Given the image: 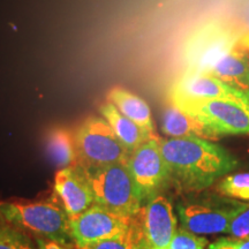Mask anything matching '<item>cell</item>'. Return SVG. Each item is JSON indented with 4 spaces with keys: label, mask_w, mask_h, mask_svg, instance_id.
<instances>
[{
    "label": "cell",
    "mask_w": 249,
    "mask_h": 249,
    "mask_svg": "<svg viewBox=\"0 0 249 249\" xmlns=\"http://www.w3.org/2000/svg\"><path fill=\"white\" fill-rule=\"evenodd\" d=\"M160 150L171 182L183 192L204 191L238 165L229 150L200 138L160 139Z\"/></svg>",
    "instance_id": "obj_1"
},
{
    "label": "cell",
    "mask_w": 249,
    "mask_h": 249,
    "mask_svg": "<svg viewBox=\"0 0 249 249\" xmlns=\"http://www.w3.org/2000/svg\"><path fill=\"white\" fill-rule=\"evenodd\" d=\"M0 223L70 248L74 244L70 217L57 195L39 201H0Z\"/></svg>",
    "instance_id": "obj_2"
},
{
    "label": "cell",
    "mask_w": 249,
    "mask_h": 249,
    "mask_svg": "<svg viewBox=\"0 0 249 249\" xmlns=\"http://www.w3.org/2000/svg\"><path fill=\"white\" fill-rule=\"evenodd\" d=\"M82 170L92 188L96 204L124 217L134 218L139 213L143 204L127 164Z\"/></svg>",
    "instance_id": "obj_3"
},
{
    "label": "cell",
    "mask_w": 249,
    "mask_h": 249,
    "mask_svg": "<svg viewBox=\"0 0 249 249\" xmlns=\"http://www.w3.org/2000/svg\"><path fill=\"white\" fill-rule=\"evenodd\" d=\"M77 164L82 169H98L127 164L130 151L121 143L104 118L89 117L74 132Z\"/></svg>",
    "instance_id": "obj_4"
},
{
    "label": "cell",
    "mask_w": 249,
    "mask_h": 249,
    "mask_svg": "<svg viewBox=\"0 0 249 249\" xmlns=\"http://www.w3.org/2000/svg\"><path fill=\"white\" fill-rule=\"evenodd\" d=\"M240 35V27L218 20L196 28L182 49L187 71L208 73L220 58L232 51Z\"/></svg>",
    "instance_id": "obj_5"
},
{
    "label": "cell",
    "mask_w": 249,
    "mask_h": 249,
    "mask_svg": "<svg viewBox=\"0 0 249 249\" xmlns=\"http://www.w3.org/2000/svg\"><path fill=\"white\" fill-rule=\"evenodd\" d=\"M173 105L197 118L218 138L222 135H249V98L205 99Z\"/></svg>",
    "instance_id": "obj_6"
},
{
    "label": "cell",
    "mask_w": 249,
    "mask_h": 249,
    "mask_svg": "<svg viewBox=\"0 0 249 249\" xmlns=\"http://www.w3.org/2000/svg\"><path fill=\"white\" fill-rule=\"evenodd\" d=\"M127 166L138 188L142 204L160 194L165 185L171 182L169 167L160 150V138L149 140L130 152Z\"/></svg>",
    "instance_id": "obj_7"
},
{
    "label": "cell",
    "mask_w": 249,
    "mask_h": 249,
    "mask_svg": "<svg viewBox=\"0 0 249 249\" xmlns=\"http://www.w3.org/2000/svg\"><path fill=\"white\" fill-rule=\"evenodd\" d=\"M148 249H163L178 232V218L167 196L157 194L142 205L134 217Z\"/></svg>",
    "instance_id": "obj_8"
},
{
    "label": "cell",
    "mask_w": 249,
    "mask_h": 249,
    "mask_svg": "<svg viewBox=\"0 0 249 249\" xmlns=\"http://www.w3.org/2000/svg\"><path fill=\"white\" fill-rule=\"evenodd\" d=\"M132 219L95 204L79 216L70 218L71 240L77 249L107 240L126 231Z\"/></svg>",
    "instance_id": "obj_9"
},
{
    "label": "cell",
    "mask_w": 249,
    "mask_h": 249,
    "mask_svg": "<svg viewBox=\"0 0 249 249\" xmlns=\"http://www.w3.org/2000/svg\"><path fill=\"white\" fill-rule=\"evenodd\" d=\"M170 97L172 104L205 99H247L249 91L233 88L209 73L186 71L173 85Z\"/></svg>",
    "instance_id": "obj_10"
},
{
    "label": "cell",
    "mask_w": 249,
    "mask_h": 249,
    "mask_svg": "<svg viewBox=\"0 0 249 249\" xmlns=\"http://www.w3.org/2000/svg\"><path fill=\"white\" fill-rule=\"evenodd\" d=\"M235 204L220 207L209 203L187 202L177 205V213L186 231L197 235L227 233Z\"/></svg>",
    "instance_id": "obj_11"
},
{
    "label": "cell",
    "mask_w": 249,
    "mask_h": 249,
    "mask_svg": "<svg viewBox=\"0 0 249 249\" xmlns=\"http://www.w3.org/2000/svg\"><path fill=\"white\" fill-rule=\"evenodd\" d=\"M53 187L70 218L79 216L96 204L89 180L79 165L58 170Z\"/></svg>",
    "instance_id": "obj_12"
},
{
    "label": "cell",
    "mask_w": 249,
    "mask_h": 249,
    "mask_svg": "<svg viewBox=\"0 0 249 249\" xmlns=\"http://www.w3.org/2000/svg\"><path fill=\"white\" fill-rule=\"evenodd\" d=\"M161 130L169 138H200L217 141L218 136L192 114L171 103L163 111Z\"/></svg>",
    "instance_id": "obj_13"
},
{
    "label": "cell",
    "mask_w": 249,
    "mask_h": 249,
    "mask_svg": "<svg viewBox=\"0 0 249 249\" xmlns=\"http://www.w3.org/2000/svg\"><path fill=\"white\" fill-rule=\"evenodd\" d=\"M208 73L233 88L249 91V52L235 44Z\"/></svg>",
    "instance_id": "obj_14"
},
{
    "label": "cell",
    "mask_w": 249,
    "mask_h": 249,
    "mask_svg": "<svg viewBox=\"0 0 249 249\" xmlns=\"http://www.w3.org/2000/svg\"><path fill=\"white\" fill-rule=\"evenodd\" d=\"M99 112H101L102 117L110 124L117 138L130 152L138 149L140 145L149 140L158 138L156 133H150L149 130L142 128L138 124L124 116L110 102L101 105Z\"/></svg>",
    "instance_id": "obj_15"
},
{
    "label": "cell",
    "mask_w": 249,
    "mask_h": 249,
    "mask_svg": "<svg viewBox=\"0 0 249 249\" xmlns=\"http://www.w3.org/2000/svg\"><path fill=\"white\" fill-rule=\"evenodd\" d=\"M107 102L112 103L124 116L138 124L142 128L155 133L150 107L144 99L134 95L128 90L117 87L108 92Z\"/></svg>",
    "instance_id": "obj_16"
},
{
    "label": "cell",
    "mask_w": 249,
    "mask_h": 249,
    "mask_svg": "<svg viewBox=\"0 0 249 249\" xmlns=\"http://www.w3.org/2000/svg\"><path fill=\"white\" fill-rule=\"evenodd\" d=\"M46 154L58 170L75 166L77 155L74 133L62 127L50 130L46 136Z\"/></svg>",
    "instance_id": "obj_17"
},
{
    "label": "cell",
    "mask_w": 249,
    "mask_h": 249,
    "mask_svg": "<svg viewBox=\"0 0 249 249\" xmlns=\"http://www.w3.org/2000/svg\"><path fill=\"white\" fill-rule=\"evenodd\" d=\"M82 249H148L143 241L141 231L134 218L126 231L113 238L89 245Z\"/></svg>",
    "instance_id": "obj_18"
},
{
    "label": "cell",
    "mask_w": 249,
    "mask_h": 249,
    "mask_svg": "<svg viewBox=\"0 0 249 249\" xmlns=\"http://www.w3.org/2000/svg\"><path fill=\"white\" fill-rule=\"evenodd\" d=\"M219 195L239 201H249V172L227 174L217 182Z\"/></svg>",
    "instance_id": "obj_19"
},
{
    "label": "cell",
    "mask_w": 249,
    "mask_h": 249,
    "mask_svg": "<svg viewBox=\"0 0 249 249\" xmlns=\"http://www.w3.org/2000/svg\"><path fill=\"white\" fill-rule=\"evenodd\" d=\"M0 249H38L28 233L0 223Z\"/></svg>",
    "instance_id": "obj_20"
},
{
    "label": "cell",
    "mask_w": 249,
    "mask_h": 249,
    "mask_svg": "<svg viewBox=\"0 0 249 249\" xmlns=\"http://www.w3.org/2000/svg\"><path fill=\"white\" fill-rule=\"evenodd\" d=\"M227 233L233 239L238 240L249 238V203L235 204L234 214L230 223Z\"/></svg>",
    "instance_id": "obj_21"
},
{
    "label": "cell",
    "mask_w": 249,
    "mask_h": 249,
    "mask_svg": "<svg viewBox=\"0 0 249 249\" xmlns=\"http://www.w3.org/2000/svg\"><path fill=\"white\" fill-rule=\"evenodd\" d=\"M208 240L203 236L186 231L185 229H179L177 234L166 248L163 249H205Z\"/></svg>",
    "instance_id": "obj_22"
},
{
    "label": "cell",
    "mask_w": 249,
    "mask_h": 249,
    "mask_svg": "<svg viewBox=\"0 0 249 249\" xmlns=\"http://www.w3.org/2000/svg\"><path fill=\"white\" fill-rule=\"evenodd\" d=\"M240 29H241V35L236 44L240 45L242 49H245L246 51L249 52V14L248 17L246 18L244 26L240 27Z\"/></svg>",
    "instance_id": "obj_23"
},
{
    "label": "cell",
    "mask_w": 249,
    "mask_h": 249,
    "mask_svg": "<svg viewBox=\"0 0 249 249\" xmlns=\"http://www.w3.org/2000/svg\"><path fill=\"white\" fill-rule=\"evenodd\" d=\"M36 244L38 249H71L66 246H62L55 241L46 240V239H36Z\"/></svg>",
    "instance_id": "obj_24"
},
{
    "label": "cell",
    "mask_w": 249,
    "mask_h": 249,
    "mask_svg": "<svg viewBox=\"0 0 249 249\" xmlns=\"http://www.w3.org/2000/svg\"><path fill=\"white\" fill-rule=\"evenodd\" d=\"M238 249H249V238L245 240H239Z\"/></svg>",
    "instance_id": "obj_25"
}]
</instances>
